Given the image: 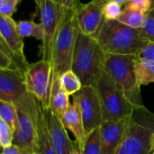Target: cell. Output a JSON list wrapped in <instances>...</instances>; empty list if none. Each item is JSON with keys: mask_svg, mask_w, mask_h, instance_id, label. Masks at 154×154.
<instances>
[{"mask_svg": "<svg viewBox=\"0 0 154 154\" xmlns=\"http://www.w3.org/2000/svg\"><path fill=\"white\" fill-rule=\"evenodd\" d=\"M106 54L137 55L149 42L141 29L131 28L118 20H106L94 37Z\"/></svg>", "mask_w": 154, "mask_h": 154, "instance_id": "6da1fadb", "label": "cell"}, {"mask_svg": "<svg viewBox=\"0 0 154 154\" xmlns=\"http://www.w3.org/2000/svg\"><path fill=\"white\" fill-rule=\"evenodd\" d=\"M106 52L96 38L79 32L72 58L71 69L79 76L83 87L94 86L104 72Z\"/></svg>", "mask_w": 154, "mask_h": 154, "instance_id": "7a4b0ae2", "label": "cell"}, {"mask_svg": "<svg viewBox=\"0 0 154 154\" xmlns=\"http://www.w3.org/2000/svg\"><path fill=\"white\" fill-rule=\"evenodd\" d=\"M153 134L154 114L145 106L136 107L116 154H154Z\"/></svg>", "mask_w": 154, "mask_h": 154, "instance_id": "3957f363", "label": "cell"}, {"mask_svg": "<svg viewBox=\"0 0 154 154\" xmlns=\"http://www.w3.org/2000/svg\"><path fill=\"white\" fill-rule=\"evenodd\" d=\"M79 3L80 1L65 10L54 41L51 64L53 74L58 76L71 69L74 48L79 32L77 19V10Z\"/></svg>", "mask_w": 154, "mask_h": 154, "instance_id": "277c9868", "label": "cell"}, {"mask_svg": "<svg viewBox=\"0 0 154 154\" xmlns=\"http://www.w3.org/2000/svg\"><path fill=\"white\" fill-rule=\"evenodd\" d=\"M135 55L106 54L104 70L135 107L144 106L135 71Z\"/></svg>", "mask_w": 154, "mask_h": 154, "instance_id": "5b68a950", "label": "cell"}, {"mask_svg": "<svg viewBox=\"0 0 154 154\" xmlns=\"http://www.w3.org/2000/svg\"><path fill=\"white\" fill-rule=\"evenodd\" d=\"M15 105L18 111V122L14 132V144L31 153L37 154L38 124L42 106L30 93Z\"/></svg>", "mask_w": 154, "mask_h": 154, "instance_id": "8992f818", "label": "cell"}, {"mask_svg": "<svg viewBox=\"0 0 154 154\" xmlns=\"http://www.w3.org/2000/svg\"><path fill=\"white\" fill-rule=\"evenodd\" d=\"M95 88L100 99L104 122L120 121L132 116L136 107L105 70L97 81Z\"/></svg>", "mask_w": 154, "mask_h": 154, "instance_id": "52a82bcc", "label": "cell"}, {"mask_svg": "<svg viewBox=\"0 0 154 154\" xmlns=\"http://www.w3.org/2000/svg\"><path fill=\"white\" fill-rule=\"evenodd\" d=\"M25 80L28 92L41 104L42 108H49L53 81L51 62L42 59L30 64L25 73Z\"/></svg>", "mask_w": 154, "mask_h": 154, "instance_id": "ba28073f", "label": "cell"}, {"mask_svg": "<svg viewBox=\"0 0 154 154\" xmlns=\"http://www.w3.org/2000/svg\"><path fill=\"white\" fill-rule=\"evenodd\" d=\"M41 23L44 31L42 41V59L51 62V54L54 41L67 8L60 5L53 0H42L39 5Z\"/></svg>", "mask_w": 154, "mask_h": 154, "instance_id": "9c48e42d", "label": "cell"}, {"mask_svg": "<svg viewBox=\"0 0 154 154\" xmlns=\"http://www.w3.org/2000/svg\"><path fill=\"white\" fill-rule=\"evenodd\" d=\"M79 103L84 126L88 135L99 129L104 123L102 106L97 91L94 86H85L72 96Z\"/></svg>", "mask_w": 154, "mask_h": 154, "instance_id": "30bf717a", "label": "cell"}, {"mask_svg": "<svg viewBox=\"0 0 154 154\" xmlns=\"http://www.w3.org/2000/svg\"><path fill=\"white\" fill-rule=\"evenodd\" d=\"M109 0H91L86 4L79 3L77 10V19L79 31L95 37L103 22L104 8Z\"/></svg>", "mask_w": 154, "mask_h": 154, "instance_id": "8fae6325", "label": "cell"}, {"mask_svg": "<svg viewBox=\"0 0 154 154\" xmlns=\"http://www.w3.org/2000/svg\"><path fill=\"white\" fill-rule=\"evenodd\" d=\"M28 93L24 74L0 69V101L16 104Z\"/></svg>", "mask_w": 154, "mask_h": 154, "instance_id": "7c38bea8", "label": "cell"}, {"mask_svg": "<svg viewBox=\"0 0 154 154\" xmlns=\"http://www.w3.org/2000/svg\"><path fill=\"white\" fill-rule=\"evenodd\" d=\"M129 118L120 121H106L100 127V153L116 154Z\"/></svg>", "mask_w": 154, "mask_h": 154, "instance_id": "4fadbf2b", "label": "cell"}, {"mask_svg": "<svg viewBox=\"0 0 154 154\" xmlns=\"http://www.w3.org/2000/svg\"><path fill=\"white\" fill-rule=\"evenodd\" d=\"M60 121L64 127L72 133L75 137V142L81 152L87 143L88 135L86 132L79 106L76 99L72 98V103H70L62 115Z\"/></svg>", "mask_w": 154, "mask_h": 154, "instance_id": "5bb4252c", "label": "cell"}, {"mask_svg": "<svg viewBox=\"0 0 154 154\" xmlns=\"http://www.w3.org/2000/svg\"><path fill=\"white\" fill-rule=\"evenodd\" d=\"M0 39L14 52L24 53L23 38L19 32L17 23L12 17L0 15Z\"/></svg>", "mask_w": 154, "mask_h": 154, "instance_id": "9a60e30c", "label": "cell"}, {"mask_svg": "<svg viewBox=\"0 0 154 154\" xmlns=\"http://www.w3.org/2000/svg\"><path fill=\"white\" fill-rule=\"evenodd\" d=\"M29 66L24 53L14 52L0 39V69L18 71L25 75Z\"/></svg>", "mask_w": 154, "mask_h": 154, "instance_id": "2e32d148", "label": "cell"}, {"mask_svg": "<svg viewBox=\"0 0 154 154\" xmlns=\"http://www.w3.org/2000/svg\"><path fill=\"white\" fill-rule=\"evenodd\" d=\"M69 105V96L61 88L60 76L53 74V81L49 103L50 110L60 119Z\"/></svg>", "mask_w": 154, "mask_h": 154, "instance_id": "e0dca14e", "label": "cell"}, {"mask_svg": "<svg viewBox=\"0 0 154 154\" xmlns=\"http://www.w3.org/2000/svg\"><path fill=\"white\" fill-rule=\"evenodd\" d=\"M146 14L127 4L118 18V21L131 28L142 29L145 21Z\"/></svg>", "mask_w": 154, "mask_h": 154, "instance_id": "ac0fdd59", "label": "cell"}, {"mask_svg": "<svg viewBox=\"0 0 154 154\" xmlns=\"http://www.w3.org/2000/svg\"><path fill=\"white\" fill-rule=\"evenodd\" d=\"M37 154H56L51 142L50 134L42 113V107L39 116L38 124V143H37Z\"/></svg>", "mask_w": 154, "mask_h": 154, "instance_id": "d6986e66", "label": "cell"}, {"mask_svg": "<svg viewBox=\"0 0 154 154\" xmlns=\"http://www.w3.org/2000/svg\"><path fill=\"white\" fill-rule=\"evenodd\" d=\"M135 71L138 83L141 87L154 83V60L136 58Z\"/></svg>", "mask_w": 154, "mask_h": 154, "instance_id": "ffe728a7", "label": "cell"}, {"mask_svg": "<svg viewBox=\"0 0 154 154\" xmlns=\"http://www.w3.org/2000/svg\"><path fill=\"white\" fill-rule=\"evenodd\" d=\"M60 82L61 88L69 96L75 95L83 88V84L80 79L72 69L62 73L60 76Z\"/></svg>", "mask_w": 154, "mask_h": 154, "instance_id": "44dd1931", "label": "cell"}, {"mask_svg": "<svg viewBox=\"0 0 154 154\" xmlns=\"http://www.w3.org/2000/svg\"><path fill=\"white\" fill-rule=\"evenodd\" d=\"M0 119L7 124L15 132L18 122V111L15 104L7 101H0Z\"/></svg>", "mask_w": 154, "mask_h": 154, "instance_id": "7402d4cb", "label": "cell"}, {"mask_svg": "<svg viewBox=\"0 0 154 154\" xmlns=\"http://www.w3.org/2000/svg\"><path fill=\"white\" fill-rule=\"evenodd\" d=\"M17 26L23 38L32 37L40 41L43 40L44 31L41 23H37L33 21H20L17 23Z\"/></svg>", "mask_w": 154, "mask_h": 154, "instance_id": "603a6c76", "label": "cell"}, {"mask_svg": "<svg viewBox=\"0 0 154 154\" xmlns=\"http://www.w3.org/2000/svg\"><path fill=\"white\" fill-rule=\"evenodd\" d=\"M81 154L100 153V128L93 131L88 137L87 143L80 152Z\"/></svg>", "mask_w": 154, "mask_h": 154, "instance_id": "cb8c5ba5", "label": "cell"}, {"mask_svg": "<svg viewBox=\"0 0 154 154\" xmlns=\"http://www.w3.org/2000/svg\"><path fill=\"white\" fill-rule=\"evenodd\" d=\"M141 33L148 42H154V9L146 14L143 26L141 29Z\"/></svg>", "mask_w": 154, "mask_h": 154, "instance_id": "d4e9b609", "label": "cell"}, {"mask_svg": "<svg viewBox=\"0 0 154 154\" xmlns=\"http://www.w3.org/2000/svg\"><path fill=\"white\" fill-rule=\"evenodd\" d=\"M14 132L11 127L0 119V145L3 148L10 147L14 144Z\"/></svg>", "mask_w": 154, "mask_h": 154, "instance_id": "484cf974", "label": "cell"}, {"mask_svg": "<svg viewBox=\"0 0 154 154\" xmlns=\"http://www.w3.org/2000/svg\"><path fill=\"white\" fill-rule=\"evenodd\" d=\"M122 12V5L109 0L104 8V17L106 20H118Z\"/></svg>", "mask_w": 154, "mask_h": 154, "instance_id": "4316f807", "label": "cell"}, {"mask_svg": "<svg viewBox=\"0 0 154 154\" xmlns=\"http://www.w3.org/2000/svg\"><path fill=\"white\" fill-rule=\"evenodd\" d=\"M22 0H0V15L12 17Z\"/></svg>", "mask_w": 154, "mask_h": 154, "instance_id": "83f0119b", "label": "cell"}, {"mask_svg": "<svg viewBox=\"0 0 154 154\" xmlns=\"http://www.w3.org/2000/svg\"><path fill=\"white\" fill-rule=\"evenodd\" d=\"M129 5L144 12L145 14L154 9V0H132Z\"/></svg>", "mask_w": 154, "mask_h": 154, "instance_id": "f1b7e54d", "label": "cell"}, {"mask_svg": "<svg viewBox=\"0 0 154 154\" xmlns=\"http://www.w3.org/2000/svg\"><path fill=\"white\" fill-rule=\"evenodd\" d=\"M140 60H154V42H149L137 55Z\"/></svg>", "mask_w": 154, "mask_h": 154, "instance_id": "f546056e", "label": "cell"}, {"mask_svg": "<svg viewBox=\"0 0 154 154\" xmlns=\"http://www.w3.org/2000/svg\"><path fill=\"white\" fill-rule=\"evenodd\" d=\"M1 154H32L30 152H28L27 150L21 148L15 144H13L10 147H6V148H3L2 149V152Z\"/></svg>", "mask_w": 154, "mask_h": 154, "instance_id": "4dcf8cb0", "label": "cell"}, {"mask_svg": "<svg viewBox=\"0 0 154 154\" xmlns=\"http://www.w3.org/2000/svg\"><path fill=\"white\" fill-rule=\"evenodd\" d=\"M53 1L65 8H70L79 2V0H53Z\"/></svg>", "mask_w": 154, "mask_h": 154, "instance_id": "1f68e13d", "label": "cell"}, {"mask_svg": "<svg viewBox=\"0 0 154 154\" xmlns=\"http://www.w3.org/2000/svg\"><path fill=\"white\" fill-rule=\"evenodd\" d=\"M110 1H114L117 4H119L120 5H126L127 4H129L132 0H110Z\"/></svg>", "mask_w": 154, "mask_h": 154, "instance_id": "d6a6232c", "label": "cell"}, {"mask_svg": "<svg viewBox=\"0 0 154 154\" xmlns=\"http://www.w3.org/2000/svg\"><path fill=\"white\" fill-rule=\"evenodd\" d=\"M34 1V3L36 4V5L39 7V5H41V2H42V0H33Z\"/></svg>", "mask_w": 154, "mask_h": 154, "instance_id": "836d02e7", "label": "cell"}, {"mask_svg": "<svg viewBox=\"0 0 154 154\" xmlns=\"http://www.w3.org/2000/svg\"><path fill=\"white\" fill-rule=\"evenodd\" d=\"M152 147H153V150H154V134H153V135H152Z\"/></svg>", "mask_w": 154, "mask_h": 154, "instance_id": "e575fe53", "label": "cell"}]
</instances>
